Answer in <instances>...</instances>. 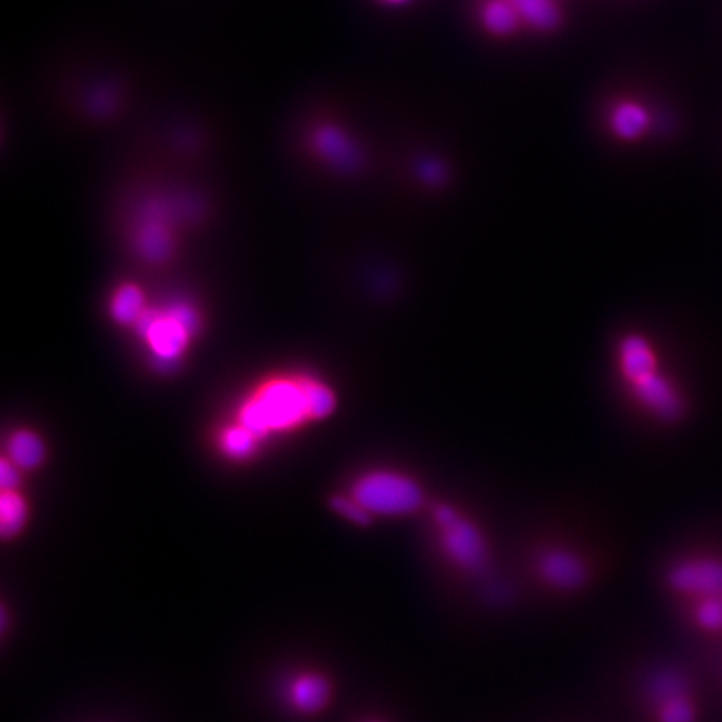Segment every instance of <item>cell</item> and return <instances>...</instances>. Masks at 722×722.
<instances>
[{"instance_id":"1","label":"cell","mask_w":722,"mask_h":722,"mask_svg":"<svg viewBox=\"0 0 722 722\" xmlns=\"http://www.w3.org/2000/svg\"><path fill=\"white\" fill-rule=\"evenodd\" d=\"M599 684L600 706L619 722H701L696 681L649 652L624 647L607 656Z\"/></svg>"},{"instance_id":"2","label":"cell","mask_w":722,"mask_h":722,"mask_svg":"<svg viewBox=\"0 0 722 722\" xmlns=\"http://www.w3.org/2000/svg\"><path fill=\"white\" fill-rule=\"evenodd\" d=\"M432 525L443 564L462 584L477 589L492 575V550L477 522L448 504L432 507Z\"/></svg>"},{"instance_id":"3","label":"cell","mask_w":722,"mask_h":722,"mask_svg":"<svg viewBox=\"0 0 722 722\" xmlns=\"http://www.w3.org/2000/svg\"><path fill=\"white\" fill-rule=\"evenodd\" d=\"M595 582V565L577 549L545 547L530 560V587L547 599L572 602L594 589Z\"/></svg>"},{"instance_id":"4","label":"cell","mask_w":722,"mask_h":722,"mask_svg":"<svg viewBox=\"0 0 722 722\" xmlns=\"http://www.w3.org/2000/svg\"><path fill=\"white\" fill-rule=\"evenodd\" d=\"M306 418L311 413L303 378L266 383L239 410V423L258 438L298 427Z\"/></svg>"},{"instance_id":"5","label":"cell","mask_w":722,"mask_h":722,"mask_svg":"<svg viewBox=\"0 0 722 722\" xmlns=\"http://www.w3.org/2000/svg\"><path fill=\"white\" fill-rule=\"evenodd\" d=\"M350 495L372 517H408L427 504V494L417 478L392 468L363 473Z\"/></svg>"},{"instance_id":"6","label":"cell","mask_w":722,"mask_h":722,"mask_svg":"<svg viewBox=\"0 0 722 722\" xmlns=\"http://www.w3.org/2000/svg\"><path fill=\"white\" fill-rule=\"evenodd\" d=\"M136 328L159 368L171 370L186 350L189 338L199 330V315L188 301H171L163 308H146Z\"/></svg>"},{"instance_id":"7","label":"cell","mask_w":722,"mask_h":722,"mask_svg":"<svg viewBox=\"0 0 722 722\" xmlns=\"http://www.w3.org/2000/svg\"><path fill=\"white\" fill-rule=\"evenodd\" d=\"M629 398L656 422L676 423L686 413V400L677 383L662 370L661 363L621 380Z\"/></svg>"},{"instance_id":"8","label":"cell","mask_w":722,"mask_h":722,"mask_svg":"<svg viewBox=\"0 0 722 722\" xmlns=\"http://www.w3.org/2000/svg\"><path fill=\"white\" fill-rule=\"evenodd\" d=\"M666 587L682 604L722 597V562L711 557H689L667 569Z\"/></svg>"},{"instance_id":"9","label":"cell","mask_w":722,"mask_h":722,"mask_svg":"<svg viewBox=\"0 0 722 722\" xmlns=\"http://www.w3.org/2000/svg\"><path fill=\"white\" fill-rule=\"evenodd\" d=\"M134 241H136V250L144 260L163 263L173 255V224L164 216H159L158 209H153L149 211V216H144L139 221L138 229L134 233Z\"/></svg>"},{"instance_id":"10","label":"cell","mask_w":722,"mask_h":722,"mask_svg":"<svg viewBox=\"0 0 722 722\" xmlns=\"http://www.w3.org/2000/svg\"><path fill=\"white\" fill-rule=\"evenodd\" d=\"M286 694L296 711L316 714L330 706L331 699L335 696V684L323 672H303L291 679Z\"/></svg>"},{"instance_id":"11","label":"cell","mask_w":722,"mask_h":722,"mask_svg":"<svg viewBox=\"0 0 722 722\" xmlns=\"http://www.w3.org/2000/svg\"><path fill=\"white\" fill-rule=\"evenodd\" d=\"M146 308L143 291L131 283L119 286L112 295L111 315L121 325H136Z\"/></svg>"},{"instance_id":"12","label":"cell","mask_w":722,"mask_h":722,"mask_svg":"<svg viewBox=\"0 0 722 722\" xmlns=\"http://www.w3.org/2000/svg\"><path fill=\"white\" fill-rule=\"evenodd\" d=\"M7 458L19 468H36L44 458V445L36 433L19 430L7 443Z\"/></svg>"},{"instance_id":"13","label":"cell","mask_w":722,"mask_h":722,"mask_svg":"<svg viewBox=\"0 0 722 722\" xmlns=\"http://www.w3.org/2000/svg\"><path fill=\"white\" fill-rule=\"evenodd\" d=\"M687 619L691 626L706 636L722 634V597L697 600L686 604Z\"/></svg>"},{"instance_id":"14","label":"cell","mask_w":722,"mask_h":722,"mask_svg":"<svg viewBox=\"0 0 722 722\" xmlns=\"http://www.w3.org/2000/svg\"><path fill=\"white\" fill-rule=\"evenodd\" d=\"M311 146L316 153L320 154L321 159H325L328 163L346 164L348 151H350V143L346 141L345 136L338 129L331 126H321L313 133V141Z\"/></svg>"},{"instance_id":"15","label":"cell","mask_w":722,"mask_h":722,"mask_svg":"<svg viewBox=\"0 0 722 722\" xmlns=\"http://www.w3.org/2000/svg\"><path fill=\"white\" fill-rule=\"evenodd\" d=\"M27 519V505L16 490H7L0 495V530L4 537H12L24 527Z\"/></svg>"},{"instance_id":"16","label":"cell","mask_w":722,"mask_h":722,"mask_svg":"<svg viewBox=\"0 0 722 722\" xmlns=\"http://www.w3.org/2000/svg\"><path fill=\"white\" fill-rule=\"evenodd\" d=\"M256 442H258V437L255 433L250 432L241 423L226 428L219 440L223 452L231 458L250 457L251 453L255 452Z\"/></svg>"},{"instance_id":"17","label":"cell","mask_w":722,"mask_h":722,"mask_svg":"<svg viewBox=\"0 0 722 722\" xmlns=\"http://www.w3.org/2000/svg\"><path fill=\"white\" fill-rule=\"evenodd\" d=\"M305 382L306 398L310 405L311 418H325L330 415L336 407L335 393L326 387L325 383L303 378Z\"/></svg>"},{"instance_id":"18","label":"cell","mask_w":722,"mask_h":722,"mask_svg":"<svg viewBox=\"0 0 722 722\" xmlns=\"http://www.w3.org/2000/svg\"><path fill=\"white\" fill-rule=\"evenodd\" d=\"M542 722H619L604 707H565L552 712Z\"/></svg>"},{"instance_id":"19","label":"cell","mask_w":722,"mask_h":722,"mask_svg":"<svg viewBox=\"0 0 722 722\" xmlns=\"http://www.w3.org/2000/svg\"><path fill=\"white\" fill-rule=\"evenodd\" d=\"M331 507L341 517H345L346 520H350L356 525H367L372 520V515L368 514L367 510L363 509L351 495H348V497L338 495V497L331 500Z\"/></svg>"},{"instance_id":"20","label":"cell","mask_w":722,"mask_h":722,"mask_svg":"<svg viewBox=\"0 0 722 722\" xmlns=\"http://www.w3.org/2000/svg\"><path fill=\"white\" fill-rule=\"evenodd\" d=\"M19 484V467H16L9 458H4L0 463V485L2 492L7 490H16Z\"/></svg>"},{"instance_id":"21","label":"cell","mask_w":722,"mask_h":722,"mask_svg":"<svg viewBox=\"0 0 722 722\" xmlns=\"http://www.w3.org/2000/svg\"><path fill=\"white\" fill-rule=\"evenodd\" d=\"M356 722H403L402 717L390 714V712H373V714H367V716L361 717Z\"/></svg>"},{"instance_id":"22","label":"cell","mask_w":722,"mask_h":722,"mask_svg":"<svg viewBox=\"0 0 722 722\" xmlns=\"http://www.w3.org/2000/svg\"><path fill=\"white\" fill-rule=\"evenodd\" d=\"M385 2H403V0H385Z\"/></svg>"}]
</instances>
